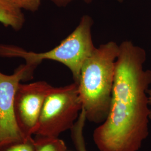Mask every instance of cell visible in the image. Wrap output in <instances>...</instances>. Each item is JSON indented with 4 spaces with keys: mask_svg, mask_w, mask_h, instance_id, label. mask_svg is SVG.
I'll list each match as a JSON object with an SVG mask.
<instances>
[{
    "mask_svg": "<svg viewBox=\"0 0 151 151\" xmlns=\"http://www.w3.org/2000/svg\"><path fill=\"white\" fill-rule=\"evenodd\" d=\"M82 109L78 83L55 87L47 96L42 109L35 135L58 137L70 130Z\"/></svg>",
    "mask_w": 151,
    "mask_h": 151,
    "instance_id": "4",
    "label": "cell"
},
{
    "mask_svg": "<svg viewBox=\"0 0 151 151\" xmlns=\"http://www.w3.org/2000/svg\"><path fill=\"white\" fill-rule=\"evenodd\" d=\"M116 1H119V2H122L124 0H116Z\"/></svg>",
    "mask_w": 151,
    "mask_h": 151,
    "instance_id": "14",
    "label": "cell"
},
{
    "mask_svg": "<svg viewBox=\"0 0 151 151\" xmlns=\"http://www.w3.org/2000/svg\"><path fill=\"white\" fill-rule=\"evenodd\" d=\"M0 151H35V140L30 137L24 140L7 143L0 146Z\"/></svg>",
    "mask_w": 151,
    "mask_h": 151,
    "instance_id": "10",
    "label": "cell"
},
{
    "mask_svg": "<svg viewBox=\"0 0 151 151\" xmlns=\"http://www.w3.org/2000/svg\"><path fill=\"white\" fill-rule=\"evenodd\" d=\"M146 60L145 49L132 41L119 44L109 113L93 134L100 151H138L149 135L151 70L145 68Z\"/></svg>",
    "mask_w": 151,
    "mask_h": 151,
    "instance_id": "1",
    "label": "cell"
},
{
    "mask_svg": "<svg viewBox=\"0 0 151 151\" xmlns=\"http://www.w3.org/2000/svg\"><path fill=\"white\" fill-rule=\"evenodd\" d=\"M20 9L30 12L38 11L41 5L42 0H7Z\"/></svg>",
    "mask_w": 151,
    "mask_h": 151,
    "instance_id": "11",
    "label": "cell"
},
{
    "mask_svg": "<svg viewBox=\"0 0 151 151\" xmlns=\"http://www.w3.org/2000/svg\"><path fill=\"white\" fill-rule=\"evenodd\" d=\"M25 17L22 9L7 0H0V22L15 31L22 29Z\"/></svg>",
    "mask_w": 151,
    "mask_h": 151,
    "instance_id": "7",
    "label": "cell"
},
{
    "mask_svg": "<svg viewBox=\"0 0 151 151\" xmlns=\"http://www.w3.org/2000/svg\"><path fill=\"white\" fill-rule=\"evenodd\" d=\"M93 24L91 16L83 15L75 30L58 46L42 53L29 52L15 45L0 44V57L22 58L33 69L43 60L60 62L70 70L74 82L78 83L83 65L96 48L92 37Z\"/></svg>",
    "mask_w": 151,
    "mask_h": 151,
    "instance_id": "3",
    "label": "cell"
},
{
    "mask_svg": "<svg viewBox=\"0 0 151 151\" xmlns=\"http://www.w3.org/2000/svg\"><path fill=\"white\" fill-rule=\"evenodd\" d=\"M52 2L54 4V5L59 7H65L67 6L68 5L72 2L75 0H51ZM85 3L90 4H91L93 0H82Z\"/></svg>",
    "mask_w": 151,
    "mask_h": 151,
    "instance_id": "12",
    "label": "cell"
},
{
    "mask_svg": "<svg viewBox=\"0 0 151 151\" xmlns=\"http://www.w3.org/2000/svg\"><path fill=\"white\" fill-rule=\"evenodd\" d=\"M54 88L43 81L19 85L15 96V114L18 127L25 138L35 134L44 102Z\"/></svg>",
    "mask_w": 151,
    "mask_h": 151,
    "instance_id": "6",
    "label": "cell"
},
{
    "mask_svg": "<svg viewBox=\"0 0 151 151\" xmlns=\"http://www.w3.org/2000/svg\"><path fill=\"white\" fill-rule=\"evenodd\" d=\"M119 45L113 41L96 47L82 67L78 91L87 120L101 124L108 116Z\"/></svg>",
    "mask_w": 151,
    "mask_h": 151,
    "instance_id": "2",
    "label": "cell"
},
{
    "mask_svg": "<svg viewBox=\"0 0 151 151\" xmlns=\"http://www.w3.org/2000/svg\"><path fill=\"white\" fill-rule=\"evenodd\" d=\"M86 120V115L82 109L78 119L70 129L72 139L77 151H87L83 135V129Z\"/></svg>",
    "mask_w": 151,
    "mask_h": 151,
    "instance_id": "8",
    "label": "cell"
},
{
    "mask_svg": "<svg viewBox=\"0 0 151 151\" xmlns=\"http://www.w3.org/2000/svg\"><path fill=\"white\" fill-rule=\"evenodd\" d=\"M35 140V151H66L65 142L58 137L37 136Z\"/></svg>",
    "mask_w": 151,
    "mask_h": 151,
    "instance_id": "9",
    "label": "cell"
},
{
    "mask_svg": "<svg viewBox=\"0 0 151 151\" xmlns=\"http://www.w3.org/2000/svg\"><path fill=\"white\" fill-rule=\"evenodd\" d=\"M148 97V101L150 105H151V88H149L147 91ZM150 119L151 120V109H150Z\"/></svg>",
    "mask_w": 151,
    "mask_h": 151,
    "instance_id": "13",
    "label": "cell"
},
{
    "mask_svg": "<svg viewBox=\"0 0 151 151\" xmlns=\"http://www.w3.org/2000/svg\"><path fill=\"white\" fill-rule=\"evenodd\" d=\"M34 69L27 64L20 65L12 75L0 72V146L25 139L16 122L15 96L21 81L31 78Z\"/></svg>",
    "mask_w": 151,
    "mask_h": 151,
    "instance_id": "5",
    "label": "cell"
}]
</instances>
